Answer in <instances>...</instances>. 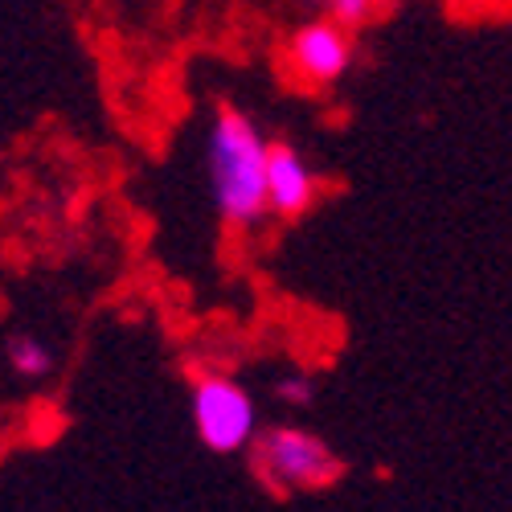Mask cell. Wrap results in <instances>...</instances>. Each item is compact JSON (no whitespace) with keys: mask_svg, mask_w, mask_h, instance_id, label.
I'll list each match as a JSON object with an SVG mask.
<instances>
[{"mask_svg":"<svg viewBox=\"0 0 512 512\" xmlns=\"http://www.w3.org/2000/svg\"><path fill=\"white\" fill-rule=\"evenodd\" d=\"M267 140L254 127V119L234 107L222 103L209 127V144H205V160H209V177H213V201H218V218L230 230H254L267 213H271V197H267Z\"/></svg>","mask_w":512,"mask_h":512,"instance_id":"obj_1","label":"cell"},{"mask_svg":"<svg viewBox=\"0 0 512 512\" xmlns=\"http://www.w3.org/2000/svg\"><path fill=\"white\" fill-rule=\"evenodd\" d=\"M250 467L259 484L275 496L316 492L345 476V463L332 455V447L320 435L304 431V426H271V431L254 435Z\"/></svg>","mask_w":512,"mask_h":512,"instance_id":"obj_2","label":"cell"},{"mask_svg":"<svg viewBox=\"0 0 512 512\" xmlns=\"http://www.w3.org/2000/svg\"><path fill=\"white\" fill-rule=\"evenodd\" d=\"M193 426L213 455H238L259 435V406L234 377L201 373L193 381Z\"/></svg>","mask_w":512,"mask_h":512,"instance_id":"obj_3","label":"cell"},{"mask_svg":"<svg viewBox=\"0 0 512 512\" xmlns=\"http://www.w3.org/2000/svg\"><path fill=\"white\" fill-rule=\"evenodd\" d=\"M357 41L353 29H345L340 21H308L291 33L287 41V62L295 70V78L312 82V87H328V82H340L353 66Z\"/></svg>","mask_w":512,"mask_h":512,"instance_id":"obj_4","label":"cell"},{"mask_svg":"<svg viewBox=\"0 0 512 512\" xmlns=\"http://www.w3.org/2000/svg\"><path fill=\"white\" fill-rule=\"evenodd\" d=\"M316 173L308 168V160L300 156V148L275 140L267 148V197H271V213L275 218H304L316 205Z\"/></svg>","mask_w":512,"mask_h":512,"instance_id":"obj_5","label":"cell"},{"mask_svg":"<svg viewBox=\"0 0 512 512\" xmlns=\"http://www.w3.org/2000/svg\"><path fill=\"white\" fill-rule=\"evenodd\" d=\"M5 357H9V369H13L17 377H29V381L50 377V373H54V365H58L54 349L46 345V340H37L33 332H17V336H9Z\"/></svg>","mask_w":512,"mask_h":512,"instance_id":"obj_6","label":"cell"},{"mask_svg":"<svg viewBox=\"0 0 512 512\" xmlns=\"http://www.w3.org/2000/svg\"><path fill=\"white\" fill-rule=\"evenodd\" d=\"M275 394L283 406H312L316 402V377L312 373H283L275 381Z\"/></svg>","mask_w":512,"mask_h":512,"instance_id":"obj_7","label":"cell"},{"mask_svg":"<svg viewBox=\"0 0 512 512\" xmlns=\"http://www.w3.org/2000/svg\"><path fill=\"white\" fill-rule=\"evenodd\" d=\"M324 9L332 21H340L345 29H361L365 21H373L377 0H324Z\"/></svg>","mask_w":512,"mask_h":512,"instance_id":"obj_8","label":"cell"}]
</instances>
